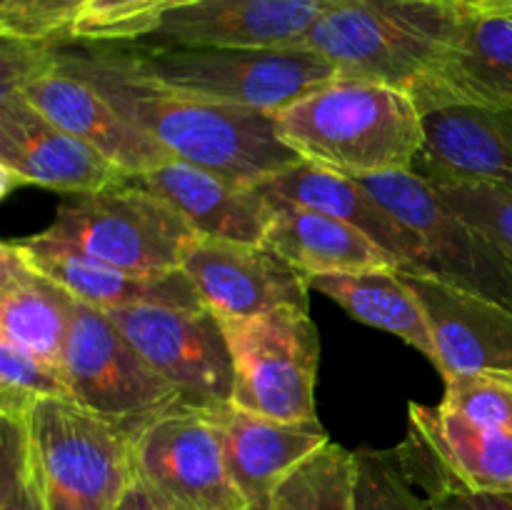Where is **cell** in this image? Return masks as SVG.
<instances>
[{"mask_svg": "<svg viewBox=\"0 0 512 510\" xmlns=\"http://www.w3.org/2000/svg\"><path fill=\"white\" fill-rule=\"evenodd\" d=\"M55 63L93 85L175 158L235 183L258 185L303 160L280 138L275 113L208 103L163 88L135 65L128 48L88 43L68 50L60 43L55 45Z\"/></svg>", "mask_w": 512, "mask_h": 510, "instance_id": "cell-1", "label": "cell"}, {"mask_svg": "<svg viewBox=\"0 0 512 510\" xmlns=\"http://www.w3.org/2000/svg\"><path fill=\"white\" fill-rule=\"evenodd\" d=\"M280 138L305 160L353 178L413 168L423 113L388 83L338 75L275 113Z\"/></svg>", "mask_w": 512, "mask_h": 510, "instance_id": "cell-2", "label": "cell"}, {"mask_svg": "<svg viewBox=\"0 0 512 510\" xmlns=\"http://www.w3.org/2000/svg\"><path fill=\"white\" fill-rule=\"evenodd\" d=\"M463 18L445 0H335L300 48L325 55L340 75L388 83L415 100L453 50Z\"/></svg>", "mask_w": 512, "mask_h": 510, "instance_id": "cell-3", "label": "cell"}, {"mask_svg": "<svg viewBox=\"0 0 512 510\" xmlns=\"http://www.w3.org/2000/svg\"><path fill=\"white\" fill-rule=\"evenodd\" d=\"M148 78L208 103L278 113L335 80L340 70L310 48L158 45L128 48Z\"/></svg>", "mask_w": 512, "mask_h": 510, "instance_id": "cell-4", "label": "cell"}, {"mask_svg": "<svg viewBox=\"0 0 512 510\" xmlns=\"http://www.w3.org/2000/svg\"><path fill=\"white\" fill-rule=\"evenodd\" d=\"M28 433L48 510H113L138 478L133 438L73 398L40 400Z\"/></svg>", "mask_w": 512, "mask_h": 510, "instance_id": "cell-5", "label": "cell"}, {"mask_svg": "<svg viewBox=\"0 0 512 510\" xmlns=\"http://www.w3.org/2000/svg\"><path fill=\"white\" fill-rule=\"evenodd\" d=\"M40 233L130 273L180 270L198 238L168 200L133 178L60 205Z\"/></svg>", "mask_w": 512, "mask_h": 510, "instance_id": "cell-6", "label": "cell"}, {"mask_svg": "<svg viewBox=\"0 0 512 510\" xmlns=\"http://www.w3.org/2000/svg\"><path fill=\"white\" fill-rule=\"evenodd\" d=\"M70 398L138 438L185 398L123 335L103 308L78 300L63 350Z\"/></svg>", "mask_w": 512, "mask_h": 510, "instance_id": "cell-7", "label": "cell"}, {"mask_svg": "<svg viewBox=\"0 0 512 510\" xmlns=\"http://www.w3.org/2000/svg\"><path fill=\"white\" fill-rule=\"evenodd\" d=\"M233 355V405L283 420L315 418L320 335L308 310L283 308L253 318L223 320Z\"/></svg>", "mask_w": 512, "mask_h": 510, "instance_id": "cell-8", "label": "cell"}, {"mask_svg": "<svg viewBox=\"0 0 512 510\" xmlns=\"http://www.w3.org/2000/svg\"><path fill=\"white\" fill-rule=\"evenodd\" d=\"M403 225L423 238L425 268L455 288L493 300L512 310V253L450 213L413 170H393L358 178Z\"/></svg>", "mask_w": 512, "mask_h": 510, "instance_id": "cell-9", "label": "cell"}, {"mask_svg": "<svg viewBox=\"0 0 512 510\" xmlns=\"http://www.w3.org/2000/svg\"><path fill=\"white\" fill-rule=\"evenodd\" d=\"M220 408L183 405L135 438L138 475L178 510H253L230 475Z\"/></svg>", "mask_w": 512, "mask_h": 510, "instance_id": "cell-10", "label": "cell"}, {"mask_svg": "<svg viewBox=\"0 0 512 510\" xmlns=\"http://www.w3.org/2000/svg\"><path fill=\"white\" fill-rule=\"evenodd\" d=\"M105 313L195 408L233 403L235 368L223 320L210 308L128 305Z\"/></svg>", "mask_w": 512, "mask_h": 510, "instance_id": "cell-11", "label": "cell"}, {"mask_svg": "<svg viewBox=\"0 0 512 510\" xmlns=\"http://www.w3.org/2000/svg\"><path fill=\"white\" fill-rule=\"evenodd\" d=\"M0 170L3 193L13 185H40L58 193L90 195L133 178L20 93L0 95Z\"/></svg>", "mask_w": 512, "mask_h": 510, "instance_id": "cell-12", "label": "cell"}, {"mask_svg": "<svg viewBox=\"0 0 512 510\" xmlns=\"http://www.w3.org/2000/svg\"><path fill=\"white\" fill-rule=\"evenodd\" d=\"M183 270L220 320L283 308L308 310V278L265 245L198 235L185 253Z\"/></svg>", "mask_w": 512, "mask_h": 510, "instance_id": "cell-13", "label": "cell"}, {"mask_svg": "<svg viewBox=\"0 0 512 510\" xmlns=\"http://www.w3.org/2000/svg\"><path fill=\"white\" fill-rule=\"evenodd\" d=\"M400 273L428 315L443 378L512 368V310L415 268Z\"/></svg>", "mask_w": 512, "mask_h": 510, "instance_id": "cell-14", "label": "cell"}, {"mask_svg": "<svg viewBox=\"0 0 512 510\" xmlns=\"http://www.w3.org/2000/svg\"><path fill=\"white\" fill-rule=\"evenodd\" d=\"M335 0H198L165 18L150 43L300 48Z\"/></svg>", "mask_w": 512, "mask_h": 510, "instance_id": "cell-15", "label": "cell"}, {"mask_svg": "<svg viewBox=\"0 0 512 510\" xmlns=\"http://www.w3.org/2000/svg\"><path fill=\"white\" fill-rule=\"evenodd\" d=\"M20 95L30 100L53 123L85 140L130 175L160 168L175 155L143 128L125 118L113 103L78 75L58 68V63L25 85Z\"/></svg>", "mask_w": 512, "mask_h": 510, "instance_id": "cell-16", "label": "cell"}, {"mask_svg": "<svg viewBox=\"0 0 512 510\" xmlns=\"http://www.w3.org/2000/svg\"><path fill=\"white\" fill-rule=\"evenodd\" d=\"M423 180H470L512 188V110L443 105L423 113V145L413 160Z\"/></svg>", "mask_w": 512, "mask_h": 510, "instance_id": "cell-17", "label": "cell"}, {"mask_svg": "<svg viewBox=\"0 0 512 510\" xmlns=\"http://www.w3.org/2000/svg\"><path fill=\"white\" fill-rule=\"evenodd\" d=\"M135 183L168 200L203 238L263 245L275 220V208L255 185L235 183L188 160L173 158Z\"/></svg>", "mask_w": 512, "mask_h": 510, "instance_id": "cell-18", "label": "cell"}, {"mask_svg": "<svg viewBox=\"0 0 512 510\" xmlns=\"http://www.w3.org/2000/svg\"><path fill=\"white\" fill-rule=\"evenodd\" d=\"M18 248L53 275L78 300L95 308H128V305H163V308H208L198 288L183 268L168 273H130L103 263L73 245L45 238L43 233L15 238Z\"/></svg>", "mask_w": 512, "mask_h": 510, "instance_id": "cell-19", "label": "cell"}, {"mask_svg": "<svg viewBox=\"0 0 512 510\" xmlns=\"http://www.w3.org/2000/svg\"><path fill=\"white\" fill-rule=\"evenodd\" d=\"M255 188L265 198L288 200V203L320 210V213L353 225L370 240H375L380 248L388 250L395 260H400V268H425L428 253H425L423 238L415 235L408 225L400 223L353 175L303 158L300 163L290 165L283 173H275L273 178L263 180Z\"/></svg>", "mask_w": 512, "mask_h": 510, "instance_id": "cell-20", "label": "cell"}, {"mask_svg": "<svg viewBox=\"0 0 512 510\" xmlns=\"http://www.w3.org/2000/svg\"><path fill=\"white\" fill-rule=\"evenodd\" d=\"M415 103L420 113L458 103L512 110V15L465 10L453 50Z\"/></svg>", "mask_w": 512, "mask_h": 510, "instance_id": "cell-21", "label": "cell"}, {"mask_svg": "<svg viewBox=\"0 0 512 510\" xmlns=\"http://www.w3.org/2000/svg\"><path fill=\"white\" fill-rule=\"evenodd\" d=\"M225 440V458L238 488L253 510H268L275 488L290 470L330 443L320 420L283 423L233 403L218 410Z\"/></svg>", "mask_w": 512, "mask_h": 510, "instance_id": "cell-22", "label": "cell"}, {"mask_svg": "<svg viewBox=\"0 0 512 510\" xmlns=\"http://www.w3.org/2000/svg\"><path fill=\"white\" fill-rule=\"evenodd\" d=\"M78 298L40 270L15 240L0 248V335L63 365Z\"/></svg>", "mask_w": 512, "mask_h": 510, "instance_id": "cell-23", "label": "cell"}, {"mask_svg": "<svg viewBox=\"0 0 512 510\" xmlns=\"http://www.w3.org/2000/svg\"><path fill=\"white\" fill-rule=\"evenodd\" d=\"M268 200L275 208V220L263 245L295 265L305 278L383 265L400 268V260L353 225L288 200Z\"/></svg>", "mask_w": 512, "mask_h": 510, "instance_id": "cell-24", "label": "cell"}, {"mask_svg": "<svg viewBox=\"0 0 512 510\" xmlns=\"http://www.w3.org/2000/svg\"><path fill=\"white\" fill-rule=\"evenodd\" d=\"M308 285L328 295L345 313H350V318L398 335L435 365L438 355H435L428 315L400 268L383 265V268L350 270V273L313 275L308 278Z\"/></svg>", "mask_w": 512, "mask_h": 510, "instance_id": "cell-25", "label": "cell"}, {"mask_svg": "<svg viewBox=\"0 0 512 510\" xmlns=\"http://www.w3.org/2000/svg\"><path fill=\"white\" fill-rule=\"evenodd\" d=\"M410 425L435 445L453 473L473 490L512 493V433L488 428L448 405L410 403Z\"/></svg>", "mask_w": 512, "mask_h": 510, "instance_id": "cell-26", "label": "cell"}, {"mask_svg": "<svg viewBox=\"0 0 512 510\" xmlns=\"http://www.w3.org/2000/svg\"><path fill=\"white\" fill-rule=\"evenodd\" d=\"M268 510H358L355 450L325 443L285 475Z\"/></svg>", "mask_w": 512, "mask_h": 510, "instance_id": "cell-27", "label": "cell"}, {"mask_svg": "<svg viewBox=\"0 0 512 510\" xmlns=\"http://www.w3.org/2000/svg\"><path fill=\"white\" fill-rule=\"evenodd\" d=\"M395 453L410 478L433 500L435 510H512V493L473 490L465 485L415 425L408 428V438L395 445Z\"/></svg>", "mask_w": 512, "mask_h": 510, "instance_id": "cell-28", "label": "cell"}, {"mask_svg": "<svg viewBox=\"0 0 512 510\" xmlns=\"http://www.w3.org/2000/svg\"><path fill=\"white\" fill-rule=\"evenodd\" d=\"M45 398H70L63 365L0 335V418L25 423Z\"/></svg>", "mask_w": 512, "mask_h": 510, "instance_id": "cell-29", "label": "cell"}, {"mask_svg": "<svg viewBox=\"0 0 512 510\" xmlns=\"http://www.w3.org/2000/svg\"><path fill=\"white\" fill-rule=\"evenodd\" d=\"M198 0H88L80 10L70 43H133L158 33L170 13Z\"/></svg>", "mask_w": 512, "mask_h": 510, "instance_id": "cell-30", "label": "cell"}, {"mask_svg": "<svg viewBox=\"0 0 512 510\" xmlns=\"http://www.w3.org/2000/svg\"><path fill=\"white\" fill-rule=\"evenodd\" d=\"M355 465L358 510H435L433 500L410 478L395 448L355 450Z\"/></svg>", "mask_w": 512, "mask_h": 510, "instance_id": "cell-31", "label": "cell"}, {"mask_svg": "<svg viewBox=\"0 0 512 510\" xmlns=\"http://www.w3.org/2000/svg\"><path fill=\"white\" fill-rule=\"evenodd\" d=\"M435 198L512 253V188L470 180H425Z\"/></svg>", "mask_w": 512, "mask_h": 510, "instance_id": "cell-32", "label": "cell"}, {"mask_svg": "<svg viewBox=\"0 0 512 510\" xmlns=\"http://www.w3.org/2000/svg\"><path fill=\"white\" fill-rule=\"evenodd\" d=\"M443 405L488 428L512 433V368L445 378Z\"/></svg>", "mask_w": 512, "mask_h": 510, "instance_id": "cell-33", "label": "cell"}, {"mask_svg": "<svg viewBox=\"0 0 512 510\" xmlns=\"http://www.w3.org/2000/svg\"><path fill=\"white\" fill-rule=\"evenodd\" d=\"M0 423V510H48L35 473L28 420L0 418Z\"/></svg>", "mask_w": 512, "mask_h": 510, "instance_id": "cell-34", "label": "cell"}, {"mask_svg": "<svg viewBox=\"0 0 512 510\" xmlns=\"http://www.w3.org/2000/svg\"><path fill=\"white\" fill-rule=\"evenodd\" d=\"M85 3L88 0H0V35L60 45L70 40Z\"/></svg>", "mask_w": 512, "mask_h": 510, "instance_id": "cell-35", "label": "cell"}, {"mask_svg": "<svg viewBox=\"0 0 512 510\" xmlns=\"http://www.w3.org/2000/svg\"><path fill=\"white\" fill-rule=\"evenodd\" d=\"M0 95L20 93L28 83L48 73L55 65V45L0 35Z\"/></svg>", "mask_w": 512, "mask_h": 510, "instance_id": "cell-36", "label": "cell"}, {"mask_svg": "<svg viewBox=\"0 0 512 510\" xmlns=\"http://www.w3.org/2000/svg\"><path fill=\"white\" fill-rule=\"evenodd\" d=\"M113 510H178V508L170 505L160 493H155V490L138 475V478L130 483V488L123 493V498L115 503Z\"/></svg>", "mask_w": 512, "mask_h": 510, "instance_id": "cell-37", "label": "cell"}, {"mask_svg": "<svg viewBox=\"0 0 512 510\" xmlns=\"http://www.w3.org/2000/svg\"><path fill=\"white\" fill-rule=\"evenodd\" d=\"M468 13H490V15H512V0H445Z\"/></svg>", "mask_w": 512, "mask_h": 510, "instance_id": "cell-38", "label": "cell"}]
</instances>
